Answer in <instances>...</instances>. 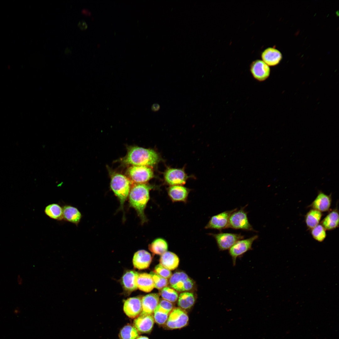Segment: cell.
Segmentation results:
<instances>
[{
	"instance_id": "obj_21",
	"label": "cell",
	"mask_w": 339,
	"mask_h": 339,
	"mask_svg": "<svg viewBox=\"0 0 339 339\" xmlns=\"http://www.w3.org/2000/svg\"><path fill=\"white\" fill-rule=\"evenodd\" d=\"M331 202L330 196L322 191H320L310 206L313 209L320 212H325L329 210L331 206Z\"/></svg>"
},
{
	"instance_id": "obj_10",
	"label": "cell",
	"mask_w": 339,
	"mask_h": 339,
	"mask_svg": "<svg viewBox=\"0 0 339 339\" xmlns=\"http://www.w3.org/2000/svg\"><path fill=\"white\" fill-rule=\"evenodd\" d=\"M165 183L170 186L185 184L189 176L183 169L168 168L164 173Z\"/></svg>"
},
{
	"instance_id": "obj_13",
	"label": "cell",
	"mask_w": 339,
	"mask_h": 339,
	"mask_svg": "<svg viewBox=\"0 0 339 339\" xmlns=\"http://www.w3.org/2000/svg\"><path fill=\"white\" fill-rule=\"evenodd\" d=\"M142 299L141 297H135L128 298L125 301L123 310L128 317L134 318L140 315L142 310Z\"/></svg>"
},
{
	"instance_id": "obj_19",
	"label": "cell",
	"mask_w": 339,
	"mask_h": 339,
	"mask_svg": "<svg viewBox=\"0 0 339 339\" xmlns=\"http://www.w3.org/2000/svg\"><path fill=\"white\" fill-rule=\"evenodd\" d=\"M138 273L133 270L126 272L121 279V283L124 289L126 292L130 293L137 288V277Z\"/></svg>"
},
{
	"instance_id": "obj_17",
	"label": "cell",
	"mask_w": 339,
	"mask_h": 339,
	"mask_svg": "<svg viewBox=\"0 0 339 339\" xmlns=\"http://www.w3.org/2000/svg\"><path fill=\"white\" fill-rule=\"evenodd\" d=\"M152 260V257L150 253L145 250H140L134 254L133 264L135 268L143 270L149 267Z\"/></svg>"
},
{
	"instance_id": "obj_34",
	"label": "cell",
	"mask_w": 339,
	"mask_h": 339,
	"mask_svg": "<svg viewBox=\"0 0 339 339\" xmlns=\"http://www.w3.org/2000/svg\"><path fill=\"white\" fill-rule=\"evenodd\" d=\"M154 272L166 279L170 278L172 275L170 270L164 267L160 264L155 266Z\"/></svg>"
},
{
	"instance_id": "obj_26",
	"label": "cell",
	"mask_w": 339,
	"mask_h": 339,
	"mask_svg": "<svg viewBox=\"0 0 339 339\" xmlns=\"http://www.w3.org/2000/svg\"><path fill=\"white\" fill-rule=\"evenodd\" d=\"M149 250L153 254L162 255L167 251L168 245L164 239L158 238L155 239L149 245Z\"/></svg>"
},
{
	"instance_id": "obj_1",
	"label": "cell",
	"mask_w": 339,
	"mask_h": 339,
	"mask_svg": "<svg viewBox=\"0 0 339 339\" xmlns=\"http://www.w3.org/2000/svg\"><path fill=\"white\" fill-rule=\"evenodd\" d=\"M160 160L158 154L153 150L133 146L127 148V154L121 161L125 165L150 167L158 163Z\"/></svg>"
},
{
	"instance_id": "obj_37",
	"label": "cell",
	"mask_w": 339,
	"mask_h": 339,
	"mask_svg": "<svg viewBox=\"0 0 339 339\" xmlns=\"http://www.w3.org/2000/svg\"><path fill=\"white\" fill-rule=\"evenodd\" d=\"M160 109V105L157 103L153 104L151 107L152 110L154 112L158 111Z\"/></svg>"
},
{
	"instance_id": "obj_20",
	"label": "cell",
	"mask_w": 339,
	"mask_h": 339,
	"mask_svg": "<svg viewBox=\"0 0 339 339\" xmlns=\"http://www.w3.org/2000/svg\"><path fill=\"white\" fill-rule=\"evenodd\" d=\"M62 209L63 219L77 226L82 217L79 210L76 207L69 205H64Z\"/></svg>"
},
{
	"instance_id": "obj_4",
	"label": "cell",
	"mask_w": 339,
	"mask_h": 339,
	"mask_svg": "<svg viewBox=\"0 0 339 339\" xmlns=\"http://www.w3.org/2000/svg\"><path fill=\"white\" fill-rule=\"evenodd\" d=\"M245 207L246 206L241 207L238 210L235 208L231 213L229 218L227 228L255 231L249 222L248 212L245 209Z\"/></svg>"
},
{
	"instance_id": "obj_14",
	"label": "cell",
	"mask_w": 339,
	"mask_h": 339,
	"mask_svg": "<svg viewBox=\"0 0 339 339\" xmlns=\"http://www.w3.org/2000/svg\"><path fill=\"white\" fill-rule=\"evenodd\" d=\"M154 322L153 316L151 315H140L133 321L134 326L138 332L148 333L152 330Z\"/></svg>"
},
{
	"instance_id": "obj_7",
	"label": "cell",
	"mask_w": 339,
	"mask_h": 339,
	"mask_svg": "<svg viewBox=\"0 0 339 339\" xmlns=\"http://www.w3.org/2000/svg\"><path fill=\"white\" fill-rule=\"evenodd\" d=\"M189 322V317L185 311L180 308L173 309L170 313L165 323L168 329H180L186 326Z\"/></svg>"
},
{
	"instance_id": "obj_23",
	"label": "cell",
	"mask_w": 339,
	"mask_h": 339,
	"mask_svg": "<svg viewBox=\"0 0 339 339\" xmlns=\"http://www.w3.org/2000/svg\"><path fill=\"white\" fill-rule=\"evenodd\" d=\"M137 282L139 289L146 293L151 292L154 288L153 280L150 274H138Z\"/></svg>"
},
{
	"instance_id": "obj_32",
	"label": "cell",
	"mask_w": 339,
	"mask_h": 339,
	"mask_svg": "<svg viewBox=\"0 0 339 339\" xmlns=\"http://www.w3.org/2000/svg\"><path fill=\"white\" fill-rule=\"evenodd\" d=\"M326 230L321 224H318L311 229V234L313 238L319 242H322L326 236Z\"/></svg>"
},
{
	"instance_id": "obj_27",
	"label": "cell",
	"mask_w": 339,
	"mask_h": 339,
	"mask_svg": "<svg viewBox=\"0 0 339 339\" xmlns=\"http://www.w3.org/2000/svg\"><path fill=\"white\" fill-rule=\"evenodd\" d=\"M195 298L193 294L190 292L181 293L178 298V305L179 308L184 310L190 309L194 305Z\"/></svg>"
},
{
	"instance_id": "obj_39",
	"label": "cell",
	"mask_w": 339,
	"mask_h": 339,
	"mask_svg": "<svg viewBox=\"0 0 339 339\" xmlns=\"http://www.w3.org/2000/svg\"><path fill=\"white\" fill-rule=\"evenodd\" d=\"M136 339H149L148 337L145 336H140L138 337Z\"/></svg>"
},
{
	"instance_id": "obj_29",
	"label": "cell",
	"mask_w": 339,
	"mask_h": 339,
	"mask_svg": "<svg viewBox=\"0 0 339 339\" xmlns=\"http://www.w3.org/2000/svg\"><path fill=\"white\" fill-rule=\"evenodd\" d=\"M120 335L122 339H136L138 337L139 333L134 326L127 325L121 329Z\"/></svg>"
},
{
	"instance_id": "obj_18",
	"label": "cell",
	"mask_w": 339,
	"mask_h": 339,
	"mask_svg": "<svg viewBox=\"0 0 339 339\" xmlns=\"http://www.w3.org/2000/svg\"><path fill=\"white\" fill-rule=\"evenodd\" d=\"M261 57L262 61L269 66H273L279 63L282 59V55L278 50L269 47L262 52Z\"/></svg>"
},
{
	"instance_id": "obj_6",
	"label": "cell",
	"mask_w": 339,
	"mask_h": 339,
	"mask_svg": "<svg viewBox=\"0 0 339 339\" xmlns=\"http://www.w3.org/2000/svg\"><path fill=\"white\" fill-rule=\"evenodd\" d=\"M258 237V235H256L246 239L239 240L230 248L229 253L231 257L234 266L235 265L238 258L252 250L253 243Z\"/></svg>"
},
{
	"instance_id": "obj_15",
	"label": "cell",
	"mask_w": 339,
	"mask_h": 339,
	"mask_svg": "<svg viewBox=\"0 0 339 339\" xmlns=\"http://www.w3.org/2000/svg\"><path fill=\"white\" fill-rule=\"evenodd\" d=\"M190 190L182 185L170 186L168 189V195L173 202H186Z\"/></svg>"
},
{
	"instance_id": "obj_5",
	"label": "cell",
	"mask_w": 339,
	"mask_h": 339,
	"mask_svg": "<svg viewBox=\"0 0 339 339\" xmlns=\"http://www.w3.org/2000/svg\"><path fill=\"white\" fill-rule=\"evenodd\" d=\"M126 173L131 182L135 184L146 183L154 176L152 169L146 166L131 165Z\"/></svg>"
},
{
	"instance_id": "obj_9",
	"label": "cell",
	"mask_w": 339,
	"mask_h": 339,
	"mask_svg": "<svg viewBox=\"0 0 339 339\" xmlns=\"http://www.w3.org/2000/svg\"><path fill=\"white\" fill-rule=\"evenodd\" d=\"M169 282L172 288L179 292L189 290L193 285L192 280L183 272L175 273L170 277Z\"/></svg>"
},
{
	"instance_id": "obj_28",
	"label": "cell",
	"mask_w": 339,
	"mask_h": 339,
	"mask_svg": "<svg viewBox=\"0 0 339 339\" xmlns=\"http://www.w3.org/2000/svg\"><path fill=\"white\" fill-rule=\"evenodd\" d=\"M322 216L321 212L314 209H311L305 217L307 226L311 229L316 226L319 224Z\"/></svg>"
},
{
	"instance_id": "obj_36",
	"label": "cell",
	"mask_w": 339,
	"mask_h": 339,
	"mask_svg": "<svg viewBox=\"0 0 339 339\" xmlns=\"http://www.w3.org/2000/svg\"><path fill=\"white\" fill-rule=\"evenodd\" d=\"M78 26L82 30H84L88 27V24L84 20H80L78 24Z\"/></svg>"
},
{
	"instance_id": "obj_16",
	"label": "cell",
	"mask_w": 339,
	"mask_h": 339,
	"mask_svg": "<svg viewBox=\"0 0 339 339\" xmlns=\"http://www.w3.org/2000/svg\"><path fill=\"white\" fill-rule=\"evenodd\" d=\"M160 295L157 293H152L142 297V310L140 315H151L158 306Z\"/></svg>"
},
{
	"instance_id": "obj_25",
	"label": "cell",
	"mask_w": 339,
	"mask_h": 339,
	"mask_svg": "<svg viewBox=\"0 0 339 339\" xmlns=\"http://www.w3.org/2000/svg\"><path fill=\"white\" fill-rule=\"evenodd\" d=\"M45 214L50 218L61 221L63 219L62 207L57 203H51L45 208Z\"/></svg>"
},
{
	"instance_id": "obj_24",
	"label": "cell",
	"mask_w": 339,
	"mask_h": 339,
	"mask_svg": "<svg viewBox=\"0 0 339 339\" xmlns=\"http://www.w3.org/2000/svg\"><path fill=\"white\" fill-rule=\"evenodd\" d=\"M339 217L338 211L335 209L330 212L322 221L321 224L326 230H331L338 227Z\"/></svg>"
},
{
	"instance_id": "obj_22",
	"label": "cell",
	"mask_w": 339,
	"mask_h": 339,
	"mask_svg": "<svg viewBox=\"0 0 339 339\" xmlns=\"http://www.w3.org/2000/svg\"><path fill=\"white\" fill-rule=\"evenodd\" d=\"M159 262L160 264L164 267L170 270H172L178 267L179 260L174 253L166 251L161 255Z\"/></svg>"
},
{
	"instance_id": "obj_31",
	"label": "cell",
	"mask_w": 339,
	"mask_h": 339,
	"mask_svg": "<svg viewBox=\"0 0 339 339\" xmlns=\"http://www.w3.org/2000/svg\"><path fill=\"white\" fill-rule=\"evenodd\" d=\"M160 294L163 299L171 302L176 301L178 297V293L175 289L167 286L161 289Z\"/></svg>"
},
{
	"instance_id": "obj_2",
	"label": "cell",
	"mask_w": 339,
	"mask_h": 339,
	"mask_svg": "<svg viewBox=\"0 0 339 339\" xmlns=\"http://www.w3.org/2000/svg\"><path fill=\"white\" fill-rule=\"evenodd\" d=\"M154 186L146 183L135 184L131 187L129 194L130 206L136 211L141 223L148 221L144 210L150 198V191Z\"/></svg>"
},
{
	"instance_id": "obj_33",
	"label": "cell",
	"mask_w": 339,
	"mask_h": 339,
	"mask_svg": "<svg viewBox=\"0 0 339 339\" xmlns=\"http://www.w3.org/2000/svg\"><path fill=\"white\" fill-rule=\"evenodd\" d=\"M150 274L153 279L154 288L161 290L168 285V282L167 279L162 277L154 272H151Z\"/></svg>"
},
{
	"instance_id": "obj_3",
	"label": "cell",
	"mask_w": 339,
	"mask_h": 339,
	"mask_svg": "<svg viewBox=\"0 0 339 339\" xmlns=\"http://www.w3.org/2000/svg\"><path fill=\"white\" fill-rule=\"evenodd\" d=\"M110 187L120 202L119 209L124 211V203L129 196L131 182L123 175L110 171Z\"/></svg>"
},
{
	"instance_id": "obj_38",
	"label": "cell",
	"mask_w": 339,
	"mask_h": 339,
	"mask_svg": "<svg viewBox=\"0 0 339 339\" xmlns=\"http://www.w3.org/2000/svg\"><path fill=\"white\" fill-rule=\"evenodd\" d=\"M17 280L18 284L19 285H21L23 284V280L20 275H18L17 276Z\"/></svg>"
},
{
	"instance_id": "obj_12",
	"label": "cell",
	"mask_w": 339,
	"mask_h": 339,
	"mask_svg": "<svg viewBox=\"0 0 339 339\" xmlns=\"http://www.w3.org/2000/svg\"><path fill=\"white\" fill-rule=\"evenodd\" d=\"M235 209L225 211L213 216L206 225L205 228L220 231L227 229L229 217Z\"/></svg>"
},
{
	"instance_id": "obj_35",
	"label": "cell",
	"mask_w": 339,
	"mask_h": 339,
	"mask_svg": "<svg viewBox=\"0 0 339 339\" xmlns=\"http://www.w3.org/2000/svg\"><path fill=\"white\" fill-rule=\"evenodd\" d=\"M158 305L170 313L173 309V305L172 303L163 299L159 301Z\"/></svg>"
},
{
	"instance_id": "obj_11",
	"label": "cell",
	"mask_w": 339,
	"mask_h": 339,
	"mask_svg": "<svg viewBox=\"0 0 339 339\" xmlns=\"http://www.w3.org/2000/svg\"><path fill=\"white\" fill-rule=\"evenodd\" d=\"M250 71L254 78L260 82L266 80L270 73L269 67L260 60H256L251 63Z\"/></svg>"
},
{
	"instance_id": "obj_30",
	"label": "cell",
	"mask_w": 339,
	"mask_h": 339,
	"mask_svg": "<svg viewBox=\"0 0 339 339\" xmlns=\"http://www.w3.org/2000/svg\"><path fill=\"white\" fill-rule=\"evenodd\" d=\"M153 312V317L156 322L160 325L165 324L170 313L158 305Z\"/></svg>"
},
{
	"instance_id": "obj_8",
	"label": "cell",
	"mask_w": 339,
	"mask_h": 339,
	"mask_svg": "<svg viewBox=\"0 0 339 339\" xmlns=\"http://www.w3.org/2000/svg\"><path fill=\"white\" fill-rule=\"evenodd\" d=\"M210 234L215 239L219 250L221 251L229 250L236 242L244 237L241 234L220 232Z\"/></svg>"
}]
</instances>
